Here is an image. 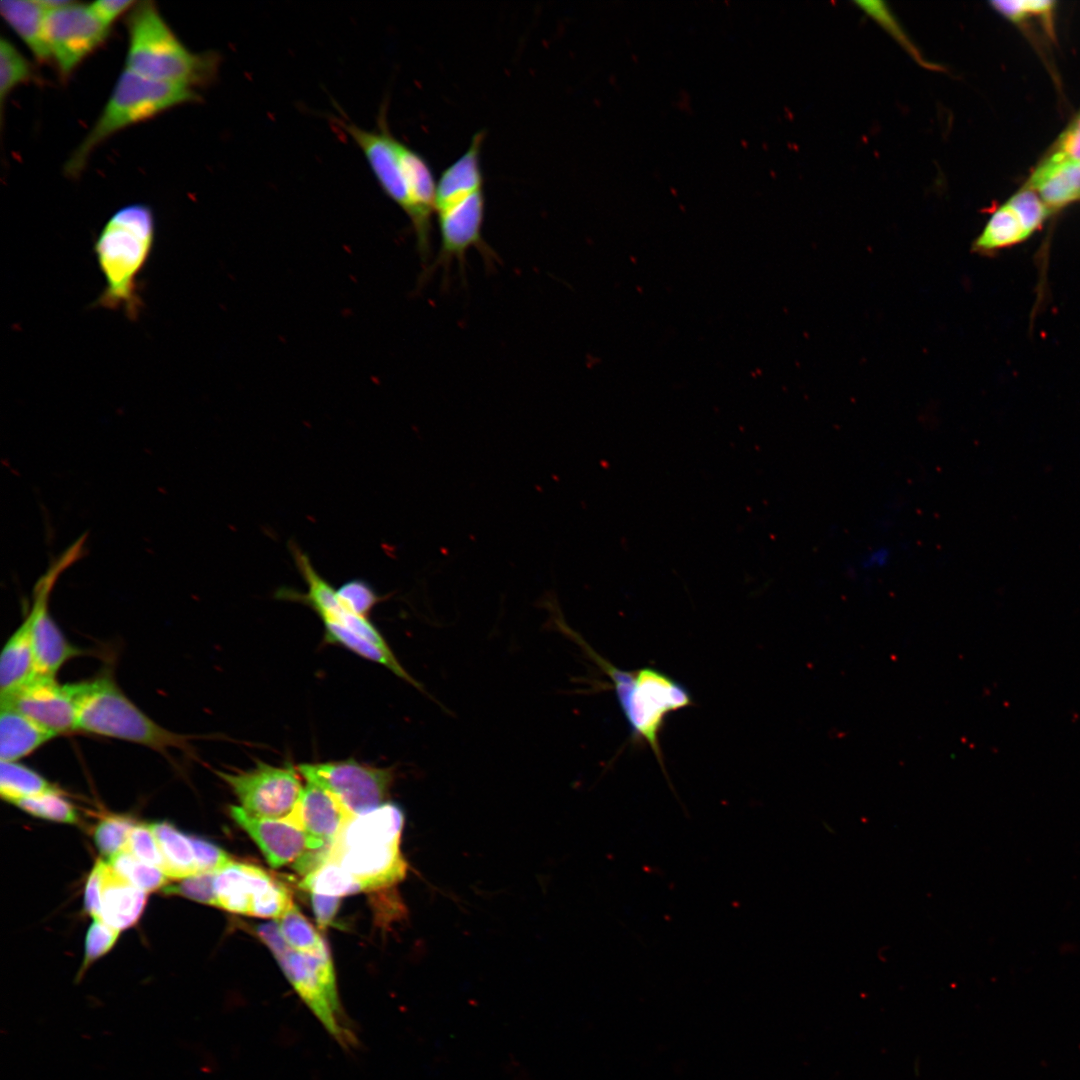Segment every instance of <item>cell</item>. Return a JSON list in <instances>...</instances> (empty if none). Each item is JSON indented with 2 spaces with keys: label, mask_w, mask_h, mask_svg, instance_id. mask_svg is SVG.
I'll list each match as a JSON object with an SVG mask.
<instances>
[{
  "label": "cell",
  "mask_w": 1080,
  "mask_h": 1080,
  "mask_svg": "<svg viewBox=\"0 0 1080 1080\" xmlns=\"http://www.w3.org/2000/svg\"><path fill=\"white\" fill-rule=\"evenodd\" d=\"M155 242V219L145 204L115 211L98 233L93 250L105 285L96 306L121 310L135 320L142 309L138 280Z\"/></svg>",
  "instance_id": "cell-1"
},
{
  "label": "cell",
  "mask_w": 1080,
  "mask_h": 1080,
  "mask_svg": "<svg viewBox=\"0 0 1080 1080\" xmlns=\"http://www.w3.org/2000/svg\"><path fill=\"white\" fill-rule=\"evenodd\" d=\"M561 630L610 678L633 742L648 746L663 767L660 736L670 714L693 705L689 689L652 666L622 670L595 652L565 624Z\"/></svg>",
  "instance_id": "cell-2"
},
{
  "label": "cell",
  "mask_w": 1080,
  "mask_h": 1080,
  "mask_svg": "<svg viewBox=\"0 0 1080 1080\" xmlns=\"http://www.w3.org/2000/svg\"><path fill=\"white\" fill-rule=\"evenodd\" d=\"M126 69L143 77L191 88L214 80L219 56L190 51L171 30L155 3L137 1L126 18Z\"/></svg>",
  "instance_id": "cell-3"
},
{
  "label": "cell",
  "mask_w": 1080,
  "mask_h": 1080,
  "mask_svg": "<svg viewBox=\"0 0 1080 1080\" xmlns=\"http://www.w3.org/2000/svg\"><path fill=\"white\" fill-rule=\"evenodd\" d=\"M77 704V730L147 746L162 754L190 751L189 737L151 719L108 674L71 683Z\"/></svg>",
  "instance_id": "cell-4"
},
{
  "label": "cell",
  "mask_w": 1080,
  "mask_h": 1080,
  "mask_svg": "<svg viewBox=\"0 0 1080 1080\" xmlns=\"http://www.w3.org/2000/svg\"><path fill=\"white\" fill-rule=\"evenodd\" d=\"M199 99L191 87L152 80L125 68L96 122L67 160L65 174L78 176L92 152L118 131Z\"/></svg>",
  "instance_id": "cell-5"
},
{
  "label": "cell",
  "mask_w": 1080,
  "mask_h": 1080,
  "mask_svg": "<svg viewBox=\"0 0 1080 1080\" xmlns=\"http://www.w3.org/2000/svg\"><path fill=\"white\" fill-rule=\"evenodd\" d=\"M256 932L325 1030L342 1047H353L357 1038L340 1004L335 970L326 944L312 952L293 950L284 940L277 922L260 924Z\"/></svg>",
  "instance_id": "cell-6"
},
{
  "label": "cell",
  "mask_w": 1080,
  "mask_h": 1080,
  "mask_svg": "<svg viewBox=\"0 0 1080 1080\" xmlns=\"http://www.w3.org/2000/svg\"><path fill=\"white\" fill-rule=\"evenodd\" d=\"M300 775L330 792L352 816L386 803L395 773L391 767H375L354 758L301 763Z\"/></svg>",
  "instance_id": "cell-7"
},
{
  "label": "cell",
  "mask_w": 1080,
  "mask_h": 1080,
  "mask_svg": "<svg viewBox=\"0 0 1080 1080\" xmlns=\"http://www.w3.org/2000/svg\"><path fill=\"white\" fill-rule=\"evenodd\" d=\"M86 536L79 537L53 560L33 588L32 604L27 614L31 624L36 674L56 677L63 664L82 651L64 636L49 611V598L59 576L84 553Z\"/></svg>",
  "instance_id": "cell-8"
},
{
  "label": "cell",
  "mask_w": 1080,
  "mask_h": 1080,
  "mask_svg": "<svg viewBox=\"0 0 1080 1080\" xmlns=\"http://www.w3.org/2000/svg\"><path fill=\"white\" fill-rule=\"evenodd\" d=\"M216 774L231 788L240 807L259 818L289 817L304 788L297 767L288 764L274 766L257 760L249 770Z\"/></svg>",
  "instance_id": "cell-9"
},
{
  "label": "cell",
  "mask_w": 1080,
  "mask_h": 1080,
  "mask_svg": "<svg viewBox=\"0 0 1080 1080\" xmlns=\"http://www.w3.org/2000/svg\"><path fill=\"white\" fill-rule=\"evenodd\" d=\"M216 906L226 911L278 919L293 903L287 887L262 868L231 861L215 872Z\"/></svg>",
  "instance_id": "cell-10"
},
{
  "label": "cell",
  "mask_w": 1080,
  "mask_h": 1080,
  "mask_svg": "<svg viewBox=\"0 0 1080 1080\" xmlns=\"http://www.w3.org/2000/svg\"><path fill=\"white\" fill-rule=\"evenodd\" d=\"M44 29L51 60L63 80L102 46L110 33V27L96 16L90 5L77 1L46 11Z\"/></svg>",
  "instance_id": "cell-11"
},
{
  "label": "cell",
  "mask_w": 1080,
  "mask_h": 1080,
  "mask_svg": "<svg viewBox=\"0 0 1080 1080\" xmlns=\"http://www.w3.org/2000/svg\"><path fill=\"white\" fill-rule=\"evenodd\" d=\"M334 120L360 148L384 193L409 216L411 200L407 171L401 156L402 142L391 133L386 110L380 111L377 127L371 130L344 117Z\"/></svg>",
  "instance_id": "cell-12"
},
{
  "label": "cell",
  "mask_w": 1080,
  "mask_h": 1080,
  "mask_svg": "<svg viewBox=\"0 0 1080 1080\" xmlns=\"http://www.w3.org/2000/svg\"><path fill=\"white\" fill-rule=\"evenodd\" d=\"M1051 212L1039 195L1027 187L993 210L972 243V251L993 256L1017 246L1039 231Z\"/></svg>",
  "instance_id": "cell-13"
},
{
  "label": "cell",
  "mask_w": 1080,
  "mask_h": 1080,
  "mask_svg": "<svg viewBox=\"0 0 1080 1080\" xmlns=\"http://www.w3.org/2000/svg\"><path fill=\"white\" fill-rule=\"evenodd\" d=\"M436 214L441 243L435 260L424 271L423 279L438 268H442L445 273L449 272L454 260L458 262L461 271H465L466 254L471 248L478 249L488 262L495 258L482 235L485 215L483 189Z\"/></svg>",
  "instance_id": "cell-14"
},
{
  "label": "cell",
  "mask_w": 1080,
  "mask_h": 1080,
  "mask_svg": "<svg viewBox=\"0 0 1080 1080\" xmlns=\"http://www.w3.org/2000/svg\"><path fill=\"white\" fill-rule=\"evenodd\" d=\"M289 549L296 568L307 585V590L302 593L289 588L281 589L277 592L280 598L302 602L316 612L322 621L336 622L381 648L391 650L369 618L354 613L344 605L336 589L317 572L305 552L294 543L289 544Z\"/></svg>",
  "instance_id": "cell-15"
},
{
  "label": "cell",
  "mask_w": 1080,
  "mask_h": 1080,
  "mask_svg": "<svg viewBox=\"0 0 1080 1080\" xmlns=\"http://www.w3.org/2000/svg\"><path fill=\"white\" fill-rule=\"evenodd\" d=\"M400 839L370 840L344 847H328L326 859L337 862L364 890L392 886L406 876L408 864Z\"/></svg>",
  "instance_id": "cell-16"
},
{
  "label": "cell",
  "mask_w": 1080,
  "mask_h": 1080,
  "mask_svg": "<svg viewBox=\"0 0 1080 1080\" xmlns=\"http://www.w3.org/2000/svg\"><path fill=\"white\" fill-rule=\"evenodd\" d=\"M37 724L60 735L77 730V704L71 684L36 675L10 696L1 698Z\"/></svg>",
  "instance_id": "cell-17"
},
{
  "label": "cell",
  "mask_w": 1080,
  "mask_h": 1080,
  "mask_svg": "<svg viewBox=\"0 0 1080 1080\" xmlns=\"http://www.w3.org/2000/svg\"><path fill=\"white\" fill-rule=\"evenodd\" d=\"M229 810L233 820L254 840L273 867L290 863L296 867L313 853L328 847L311 838L288 818L254 817L234 805Z\"/></svg>",
  "instance_id": "cell-18"
},
{
  "label": "cell",
  "mask_w": 1080,
  "mask_h": 1080,
  "mask_svg": "<svg viewBox=\"0 0 1080 1080\" xmlns=\"http://www.w3.org/2000/svg\"><path fill=\"white\" fill-rule=\"evenodd\" d=\"M287 818L314 840L330 846L352 816L330 792L306 781L294 811Z\"/></svg>",
  "instance_id": "cell-19"
},
{
  "label": "cell",
  "mask_w": 1080,
  "mask_h": 1080,
  "mask_svg": "<svg viewBox=\"0 0 1080 1080\" xmlns=\"http://www.w3.org/2000/svg\"><path fill=\"white\" fill-rule=\"evenodd\" d=\"M484 138V130L476 132L467 150L442 172L436 185L435 213L483 189L480 156Z\"/></svg>",
  "instance_id": "cell-20"
},
{
  "label": "cell",
  "mask_w": 1080,
  "mask_h": 1080,
  "mask_svg": "<svg viewBox=\"0 0 1080 1080\" xmlns=\"http://www.w3.org/2000/svg\"><path fill=\"white\" fill-rule=\"evenodd\" d=\"M146 901V892L135 887L108 862L101 860L99 920L118 931L130 928L141 917Z\"/></svg>",
  "instance_id": "cell-21"
},
{
  "label": "cell",
  "mask_w": 1080,
  "mask_h": 1080,
  "mask_svg": "<svg viewBox=\"0 0 1080 1080\" xmlns=\"http://www.w3.org/2000/svg\"><path fill=\"white\" fill-rule=\"evenodd\" d=\"M31 624L26 615L3 647L0 658V696H10L36 676Z\"/></svg>",
  "instance_id": "cell-22"
},
{
  "label": "cell",
  "mask_w": 1080,
  "mask_h": 1080,
  "mask_svg": "<svg viewBox=\"0 0 1080 1080\" xmlns=\"http://www.w3.org/2000/svg\"><path fill=\"white\" fill-rule=\"evenodd\" d=\"M55 736L14 707L1 703L0 760L18 761Z\"/></svg>",
  "instance_id": "cell-23"
},
{
  "label": "cell",
  "mask_w": 1080,
  "mask_h": 1080,
  "mask_svg": "<svg viewBox=\"0 0 1080 1080\" xmlns=\"http://www.w3.org/2000/svg\"><path fill=\"white\" fill-rule=\"evenodd\" d=\"M1035 191L1051 213L1080 200V160L1054 167L1038 166L1025 186Z\"/></svg>",
  "instance_id": "cell-24"
},
{
  "label": "cell",
  "mask_w": 1080,
  "mask_h": 1080,
  "mask_svg": "<svg viewBox=\"0 0 1080 1080\" xmlns=\"http://www.w3.org/2000/svg\"><path fill=\"white\" fill-rule=\"evenodd\" d=\"M0 13L38 62L51 60L44 29L46 10L39 1L2 0Z\"/></svg>",
  "instance_id": "cell-25"
},
{
  "label": "cell",
  "mask_w": 1080,
  "mask_h": 1080,
  "mask_svg": "<svg viewBox=\"0 0 1080 1080\" xmlns=\"http://www.w3.org/2000/svg\"><path fill=\"white\" fill-rule=\"evenodd\" d=\"M164 859L163 872L169 879L180 880L199 873L189 835L167 822L150 824Z\"/></svg>",
  "instance_id": "cell-26"
},
{
  "label": "cell",
  "mask_w": 1080,
  "mask_h": 1080,
  "mask_svg": "<svg viewBox=\"0 0 1080 1080\" xmlns=\"http://www.w3.org/2000/svg\"><path fill=\"white\" fill-rule=\"evenodd\" d=\"M325 628V640L353 652L354 654L383 665L395 675L421 690V685L402 667L392 650H386L365 639L347 627L333 621H322Z\"/></svg>",
  "instance_id": "cell-27"
},
{
  "label": "cell",
  "mask_w": 1080,
  "mask_h": 1080,
  "mask_svg": "<svg viewBox=\"0 0 1080 1080\" xmlns=\"http://www.w3.org/2000/svg\"><path fill=\"white\" fill-rule=\"evenodd\" d=\"M57 789L43 776L17 761H0V794L3 800H17Z\"/></svg>",
  "instance_id": "cell-28"
},
{
  "label": "cell",
  "mask_w": 1080,
  "mask_h": 1080,
  "mask_svg": "<svg viewBox=\"0 0 1080 1080\" xmlns=\"http://www.w3.org/2000/svg\"><path fill=\"white\" fill-rule=\"evenodd\" d=\"M301 887L310 893L342 897L364 891L362 885L337 862L327 860L307 873Z\"/></svg>",
  "instance_id": "cell-29"
},
{
  "label": "cell",
  "mask_w": 1080,
  "mask_h": 1080,
  "mask_svg": "<svg viewBox=\"0 0 1080 1080\" xmlns=\"http://www.w3.org/2000/svg\"><path fill=\"white\" fill-rule=\"evenodd\" d=\"M36 78L32 63L13 45L11 41L0 39V107L1 123L5 100L20 84Z\"/></svg>",
  "instance_id": "cell-30"
},
{
  "label": "cell",
  "mask_w": 1080,
  "mask_h": 1080,
  "mask_svg": "<svg viewBox=\"0 0 1080 1080\" xmlns=\"http://www.w3.org/2000/svg\"><path fill=\"white\" fill-rule=\"evenodd\" d=\"M279 930L290 948L300 952H312L326 943L295 904L278 918Z\"/></svg>",
  "instance_id": "cell-31"
},
{
  "label": "cell",
  "mask_w": 1080,
  "mask_h": 1080,
  "mask_svg": "<svg viewBox=\"0 0 1080 1080\" xmlns=\"http://www.w3.org/2000/svg\"><path fill=\"white\" fill-rule=\"evenodd\" d=\"M12 804L32 816L54 822L73 824L79 819L72 803L65 799L58 789L23 798Z\"/></svg>",
  "instance_id": "cell-32"
},
{
  "label": "cell",
  "mask_w": 1080,
  "mask_h": 1080,
  "mask_svg": "<svg viewBox=\"0 0 1080 1080\" xmlns=\"http://www.w3.org/2000/svg\"><path fill=\"white\" fill-rule=\"evenodd\" d=\"M108 863L135 887L146 893L162 888L169 879L158 867L138 860L125 850L110 857Z\"/></svg>",
  "instance_id": "cell-33"
},
{
  "label": "cell",
  "mask_w": 1080,
  "mask_h": 1080,
  "mask_svg": "<svg viewBox=\"0 0 1080 1080\" xmlns=\"http://www.w3.org/2000/svg\"><path fill=\"white\" fill-rule=\"evenodd\" d=\"M134 826L135 823L128 817H104L94 830V841L98 850L109 858L122 851Z\"/></svg>",
  "instance_id": "cell-34"
},
{
  "label": "cell",
  "mask_w": 1080,
  "mask_h": 1080,
  "mask_svg": "<svg viewBox=\"0 0 1080 1080\" xmlns=\"http://www.w3.org/2000/svg\"><path fill=\"white\" fill-rule=\"evenodd\" d=\"M119 932L102 920L94 919L87 931L83 963L77 974V980L81 979L93 962L105 955L114 946Z\"/></svg>",
  "instance_id": "cell-35"
},
{
  "label": "cell",
  "mask_w": 1080,
  "mask_h": 1080,
  "mask_svg": "<svg viewBox=\"0 0 1080 1080\" xmlns=\"http://www.w3.org/2000/svg\"><path fill=\"white\" fill-rule=\"evenodd\" d=\"M339 599L354 613L368 618L373 608L382 601L369 583L362 579H351L336 589Z\"/></svg>",
  "instance_id": "cell-36"
},
{
  "label": "cell",
  "mask_w": 1080,
  "mask_h": 1080,
  "mask_svg": "<svg viewBox=\"0 0 1080 1080\" xmlns=\"http://www.w3.org/2000/svg\"><path fill=\"white\" fill-rule=\"evenodd\" d=\"M138 860L163 871L164 859L150 825H135L124 847Z\"/></svg>",
  "instance_id": "cell-37"
},
{
  "label": "cell",
  "mask_w": 1080,
  "mask_h": 1080,
  "mask_svg": "<svg viewBox=\"0 0 1080 1080\" xmlns=\"http://www.w3.org/2000/svg\"><path fill=\"white\" fill-rule=\"evenodd\" d=\"M1080 160V113L1057 139L1040 167H1054Z\"/></svg>",
  "instance_id": "cell-38"
},
{
  "label": "cell",
  "mask_w": 1080,
  "mask_h": 1080,
  "mask_svg": "<svg viewBox=\"0 0 1080 1080\" xmlns=\"http://www.w3.org/2000/svg\"><path fill=\"white\" fill-rule=\"evenodd\" d=\"M215 872L197 873L165 888L168 894H178L208 905L216 906L214 892Z\"/></svg>",
  "instance_id": "cell-39"
},
{
  "label": "cell",
  "mask_w": 1080,
  "mask_h": 1080,
  "mask_svg": "<svg viewBox=\"0 0 1080 1080\" xmlns=\"http://www.w3.org/2000/svg\"><path fill=\"white\" fill-rule=\"evenodd\" d=\"M991 6L1001 15L1014 23H1021L1031 16H1049L1054 9V1H993Z\"/></svg>",
  "instance_id": "cell-40"
},
{
  "label": "cell",
  "mask_w": 1080,
  "mask_h": 1080,
  "mask_svg": "<svg viewBox=\"0 0 1080 1080\" xmlns=\"http://www.w3.org/2000/svg\"><path fill=\"white\" fill-rule=\"evenodd\" d=\"M189 839L199 873L216 872L232 861L231 857L215 844L191 835Z\"/></svg>",
  "instance_id": "cell-41"
},
{
  "label": "cell",
  "mask_w": 1080,
  "mask_h": 1080,
  "mask_svg": "<svg viewBox=\"0 0 1080 1080\" xmlns=\"http://www.w3.org/2000/svg\"><path fill=\"white\" fill-rule=\"evenodd\" d=\"M101 860H97L87 879L84 906L94 919H100L101 914Z\"/></svg>",
  "instance_id": "cell-42"
},
{
  "label": "cell",
  "mask_w": 1080,
  "mask_h": 1080,
  "mask_svg": "<svg viewBox=\"0 0 1080 1080\" xmlns=\"http://www.w3.org/2000/svg\"><path fill=\"white\" fill-rule=\"evenodd\" d=\"M133 0H98L90 4V8L96 16L108 27L113 22L135 6Z\"/></svg>",
  "instance_id": "cell-43"
},
{
  "label": "cell",
  "mask_w": 1080,
  "mask_h": 1080,
  "mask_svg": "<svg viewBox=\"0 0 1080 1080\" xmlns=\"http://www.w3.org/2000/svg\"><path fill=\"white\" fill-rule=\"evenodd\" d=\"M311 904L319 927L326 928L337 914L340 897L311 893Z\"/></svg>",
  "instance_id": "cell-44"
},
{
  "label": "cell",
  "mask_w": 1080,
  "mask_h": 1080,
  "mask_svg": "<svg viewBox=\"0 0 1080 1080\" xmlns=\"http://www.w3.org/2000/svg\"><path fill=\"white\" fill-rule=\"evenodd\" d=\"M887 555V552H882L881 550L872 552L866 559L867 567L882 566L887 560Z\"/></svg>",
  "instance_id": "cell-45"
}]
</instances>
